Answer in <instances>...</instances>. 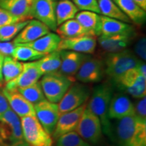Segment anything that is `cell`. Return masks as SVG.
I'll use <instances>...</instances> for the list:
<instances>
[{"label": "cell", "instance_id": "obj_15", "mask_svg": "<svg viewBox=\"0 0 146 146\" xmlns=\"http://www.w3.org/2000/svg\"><path fill=\"white\" fill-rule=\"evenodd\" d=\"M86 107L87 104H84L81 106L74 110L60 114L55 130L52 134L53 138L57 140L60 136L66 133L75 131L82 113Z\"/></svg>", "mask_w": 146, "mask_h": 146}, {"label": "cell", "instance_id": "obj_19", "mask_svg": "<svg viewBox=\"0 0 146 146\" xmlns=\"http://www.w3.org/2000/svg\"><path fill=\"white\" fill-rule=\"evenodd\" d=\"M51 31L50 29L37 20H30L13 40L14 44L31 43Z\"/></svg>", "mask_w": 146, "mask_h": 146}, {"label": "cell", "instance_id": "obj_1", "mask_svg": "<svg viewBox=\"0 0 146 146\" xmlns=\"http://www.w3.org/2000/svg\"><path fill=\"white\" fill-rule=\"evenodd\" d=\"M116 131L122 146H146V121L135 115L118 120Z\"/></svg>", "mask_w": 146, "mask_h": 146}, {"label": "cell", "instance_id": "obj_36", "mask_svg": "<svg viewBox=\"0 0 146 146\" xmlns=\"http://www.w3.org/2000/svg\"><path fill=\"white\" fill-rule=\"evenodd\" d=\"M25 21L26 20L17 17L11 14L8 11L0 7V27Z\"/></svg>", "mask_w": 146, "mask_h": 146}, {"label": "cell", "instance_id": "obj_30", "mask_svg": "<svg viewBox=\"0 0 146 146\" xmlns=\"http://www.w3.org/2000/svg\"><path fill=\"white\" fill-rule=\"evenodd\" d=\"M23 68V63L18 61L12 56H5L3 60L2 74L3 81L8 83L21 74Z\"/></svg>", "mask_w": 146, "mask_h": 146}, {"label": "cell", "instance_id": "obj_28", "mask_svg": "<svg viewBox=\"0 0 146 146\" xmlns=\"http://www.w3.org/2000/svg\"><path fill=\"white\" fill-rule=\"evenodd\" d=\"M78 9L70 0H62L57 2L56 8V18L57 26L64 22L73 19L78 12Z\"/></svg>", "mask_w": 146, "mask_h": 146}, {"label": "cell", "instance_id": "obj_20", "mask_svg": "<svg viewBox=\"0 0 146 146\" xmlns=\"http://www.w3.org/2000/svg\"><path fill=\"white\" fill-rule=\"evenodd\" d=\"M134 34L100 35L97 39V41L102 50L107 53L118 52L127 50V47L132 43L135 36Z\"/></svg>", "mask_w": 146, "mask_h": 146}, {"label": "cell", "instance_id": "obj_10", "mask_svg": "<svg viewBox=\"0 0 146 146\" xmlns=\"http://www.w3.org/2000/svg\"><path fill=\"white\" fill-rule=\"evenodd\" d=\"M104 74V60L90 56L81 65L75 78L81 83H96L101 81Z\"/></svg>", "mask_w": 146, "mask_h": 146}, {"label": "cell", "instance_id": "obj_24", "mask_svg": "<svg viewBox=\"0 0 146 146\" xmlns=\"http://www.w3.org/2000/svg\"><path fill=\"white\" fill-rule=\"evenodd\" d=\"M60 41H61V38L58 34L50 32L49 33L45 35L44 36H41L39 39L31 43L18 45L31 47L37 52L46 55L54 52L55 51H57Z\"/></svg>", "mask_w": 146, "mask_h": 146}, {"label": "cell", "instance_id": "obj_32", "mask_svg": "<svg viewBox=\"0 0 146 146\" xmlns=\"http://www.w3.org/2000/svg\"><path fill=\"white\" fill-rule=\"evenodd\" d=\"M17 90L25 99L33 105L46 100L39 81H37L30 86L18 88Z\"/></svg>", "mask_w": 146, "mask_h": 146}, {"label": "cell", "instance_id": "obj_2", "mask_svg": "<svg viewBox=\"0 0 146 146\" xmlns=\"http://www.w3.org/2000/svg\"><path fill=\"white\" fill-rule=\"evenodd\" d=\"M113 96V88L111 84L104 83L98 85L92 91L88 106L94 114L99 118L102 127L105 133H111V123L108 118V108Z\"/></svg>", "mask_w": 146, "mask_h": 146}, {"label": "cell", "instance_id": "obj_34", "mask_svg": "<svg viewBox=\"0 0 146 146\" xmlns=\"http://www.w3.org/2000/svg\"><path fill=\"white\" fill-rule=\"evenodd\" d=\"M56 146H91L76 131H71L60 136L57 139Z\"/></svg>", "mask_w": 146, "mask_h": 146}, {"label": "cell", "instance_id": "obj_31", "mask_svg": "<svg viewBox=\"0 0 146 146\" xmlns=\"http://www.w3.org/2000/svg\"><path fill=\"white\" fill-rule=\"evenodd\" d=\"M45 56V54L37 52L31 47L16 44V48L12 57L20 62H33L39 60Z\"/></svg>", "mask_w": 146, "mask_h": 146}, {"label": "cell", "instance_id": "obj_25", "mask_svg": "<svg viewBox=\"0 0 146 146\" xmlns=\"http://www.w3.org/2000/svg\"><path fill=\"white\" fill-rule=\"evenodd\" d=\"M56 32L61 39L79 37L83 36H95L84 28L75 18L69 20L61 24L57 27Z\"/></svg>", "mask_w": 146, "mask_h": 146}, {"label": "cell", "instance_id": "obj_27", "mask_svg": "<svg viewBox=\"0 0 146 146\" xmlns=\"http://www.w3.org/2000/svg\"><path fill=\"white\" fill-rule=\"evenodd\" d=\"M100 10V14L102 16L118 20L124 23L131 24L129 18L122 12L113 0H98Z\"/></svg>", "mask_w": 146, "mask_h": 146}, {"label": "cell", "instance_id": "obj_17", "mask_svg": "<svg viewBox=\"0 0 146 146\" xmlns=\"http://www.w3.org/2000/svg\"><path fill=\"white\" fill-rule=\"evenodd\" d=\"M60 56L61 66L59 72L68 77L74 78L81 65L90 56L72 51L61 50Z\"/></svg>", "mask_w": 146, "mask_h": 146}, {"label": "cell", "instance_id": "obj_44", "mask_svg": "<svg viewBox=\"0 0 146 146\" xmlns=\"http://www.w3.org/2000/svg\"><path fill=\"white\" fill-rule=\"evenodd\" d=\"M60 1H62V0H60Z\"/></svg>", "mask_w": 146, "mask_h": 146}, {"label": "cell", "instance_id": "obj_6", "mask_svg": "<svg viewBox=\"0 0 146 146\" xmlns=\"http://www.w3.org/2000/svg\"><path fill=\"white\" fill-rule=\"evenodd\" d=\"M24 139L30 146H52L53 141L35 116L21 118Z\"/></svg>", "mask_w": 146, "mask_h": 146}, {"label": "cell", "instance_id": "obj_37", "mask_svg": "<svg viewBox=\"0 0 146 146\" xmlns=\"http://www.w3.org/2000/svg\"><path fill=\"white\" fill-rule=\"evenodd\" d=\"M135 54L142 61H145L146 59V39L145 36H142L137 41L135 45Z\"/></svg>", "mask_w": 146, "mask_h": 146}, {"label": "cell", "instance_id": "obj_39", "mask_svg": "<svg viewBox=\"0 0 146 146\" xmlns=\"http://www.w3.org/2000/svg\"><path fill=\"white\" fill-rule=\"evenodd\" d=\"M16 48V44L13 41H0V54L5 56H12L14 50Z\"/></svg>", "mask_w": 146, "mask_h": 146}, {"label": "cell", "instance_id": "obj_21", "mask_svg": "<svg viewBox=\"0 0 146 146\" xmlns=\"http://www.w3.org/2000/svg\"><path fill=\"white\" fill-rule=\"evenodd\" d=\"M100 31H101L100 35L104 36L134 34L135 28L131 24L124 23L104 16H101Z\"/></svg>", "mask_w": 146, "mask_h": 146}, {"label": "cell", "instance_id": "obj_22", "mask_svg": "<svg viewBox=\"0 0 146 146\" xmlns=\"http://www.w3.org/2000/svg\"><path fill=\"white\" fill-rule=\"evenodd\" d=\"M35 1V0H0V7L13 15L27 21L31 19V12Z\"/></svg>", "mask_w": 146, "mask_h": 146}, {"label": "cell", "instance_id": "obj_29", "mask_svg": "<svg viewBox=\"0 0 146 146\" xmlns=\"http://www.w3.org/2000/svg\"><path fill=\"white\" fill-rule=\"evenodd\" d=\"M38 66L43 75L59 71L61 66L60 51H55L46 54L43 58L37 60Z\"/></svg>", "mask_w": 146, "mask_h": 146}, {"label": "cell", "instance_id": "obj_43", "mask_svg": "<svg viewBox=\"0 0 146 146\" xmlns=\"http://www.w3.org/2000/svg\"><path fill=\"white\" fill-rule=\"evenodd\" d=\"M1 83H0V87H1Z\"/></svg>", "mask_w": 146, "mask_h": 146}, {"label": "cell", "instance_id": "obj_18", "mask_svg": "<svg viewBox=\"0 0 146 146\" xmlns=\"http://www.w3.org/2000/svg\"><path fill=\"white\" fill-rule=\"evenodd\" d=\"M2 91L8 102L10 109L19 117L23 118L28 116H35L34 105L25 99L18 92L17 89L8 90L3 88Z\"/></svg>", "mask_w": 146, "mask_h": 146}, {"label": "cell", "instance_id": "obj_42", "mask_svg": "<svg viewBox=\"0 0 146 146\" xmlns=\"http://www.w3.org/2000/svg\"><path fill=\"white\" fill-rule=\"evenodd\" d=\"M139 6L141 7L143 10L146 11V0H133Z\"/></svg>", "mask_w": 146, "mask_h": 146}, {"label": "cell", "instance_id": "obj_38", "mask_svg": "<svg viewBox=\"0 0 146 146\" xmlns=\"http://www.w3.org/2000/svg\"><path fill=\"white\" fill-rule=\"evenodd\" d=\"M135 116L139 118L140 119L146 121V98L139 99L135 105Z\"/></svg>", "mask_w": 146, "mask_h": 146}, {"label": "cell", "instance_id": "obj_41", "mask_svg": "<svg viewBox=\"0 0 146 146\" xmlns=\"http://www.w3.org/2000/svg\"><path fill=\"white\" fill-rule=\"evenodd\" d=\"M3 60H4V56L0 54V83H1L3 81V74H2Z\"/></svg>", "mask_w": 146, "mask_h": 146}, {"label": "cell", "instance_id": "obj_8", "mask_svg": "<svg viewBox=\"0 0 146 146\" xmlns=\"http://www.w3.org/2000/svg\"><path fill=\"white\" fill-rule=\"evenodd\" d=\"M76 132L85 141L91 144L98 143L102 137L101 122L99 118L87 107L82 113Z\"/></svg>", "mask_w": 146, "mask_h": 146}, {"label": "cell", "instance_id": "obj_14", "mask_svg": "<svg viewBox=\"0 0 146 146\" xmlns=\"http://www.w3.org/2000/svg\"><path fill=\"white\" fill-rule=\"evenodd\" d=\"M97 43L98 41L96 36L61 39L58 50H68L85 54H93L96 51Z\"/></svg>", "mask_w": 146, "mask_h": 146}, {"label": "cell", "instance_id": "obj_23", "mask_svg": "<svg viewBox=\"0 0 146 146\" xmlns=\"http://www.w3.org/2000/svg\"><path fill=\"white\" fill-rule=\"evenodd\" d=\"M131 23L140 26L145 23L146 11L143 10L133 0H113Z\"/></svg>", "mask_w": 146, "mask_h": 146}, {"label": "cell", "instance_id": "obj_35", "mask_svg": "<svg viewBox=\"0 0 146 146\" xmlns=\"http://www.w3.org/2000/svg\"><path fill=\"white\" fill-rule=\"evenodd\" d=\"M72 2L77 7L78 10L89 11L100 14L98 0H72Z\"/></svg>", "mask_w": 146, "mask_h": 146}, {"label": "cell", "instance_id": "obj_26", "mask_svg": "<svg viewBox=\"0 0 146 146\" xmlns=\"http://www.w3.org/2000/svg\"><path fill=\"white\" fill-rule=\"evenodd\" d=\"M75 19L94 35L99 36L101 35V16L98 14L89 11H81L78 12Z\"/></svg>", "mask_w": 146, "mask_h": 146}, {"label": "cell", "instance_id": "obj_12", "mask_svg": "<svg viewBox=\"0 0 146 146\" xmlns=\"http://www.w3.org/2000/svg\"><path fill=\"white\" fill-rule=\"evenodd\" d=\"M56 0H35L33 5L31 16L43 23L50 31L56 32L57 23L56 18Z\"/></svg>", "mask_w": 146, "mask_h": 146}, {"label": "cell", "instance_id": "obj_4", "mask_svg": "<svg viewBox=\"0 0 146 146\" xmlns=\"http://www.w3.org/2000/svg\"><path fill=\"white\" fill-rule=\"evenodd\" d=\"M21 119L10 108L0 118V145L25 146Z\"/></svg>", "mask_w": 146, "mask_h": 146}, {"label": "cell", "instance_id": "obj_11", "mask_svg": "<svg viewBox=\"0 0 146 146\" xmlns=\"http://www.w3.org/2000/svg\"><path fill=\"white\" fill-rule=\"evenodd\" d=\"M35 116L49 135H52L60 116L57 104L47 100L34 105Z\"/></svg>", "mask_w": 146, "mask_h": 146}, {"label": "cell", "instance_id": "obj_16", "mask_svg": "<svg viewBox=\"0 0 146 146\" xmlns=\"http://www.w3.org/2000/svg\"><path fill=\"white\" fill-rule=\"evenodd\" d=\"M135 114V104L129 97L121 93L112 96L108 113L109 119L120 120Z\"/></svg>", "mask_w": 146, "mask_h": 146}, {"label": "cell", "instance_id": "obj_7", "mask_svg": "<svg viewBox=\"0 0 146 146\" xmlns=\"http://www.w3.org/2000/svg\"><path fill=\"white\" fill-rule=\"evenodd\" d=\"M90 96L91 89L89 86L81 83H73L58 103L60 114L70 112L81 106L86 103Z\"/></svg>", "mask_w": 146, "mask_h": 146}, {"label": "cell", "instance_id": "obj_3", "mask_svg": "<svg viewBox=\"0 0 146 146\" xmlns=\"http://www.w3.org/2000/svg\"><path fill=\"white\" fill-rule=\"evenodd\" d=\"M141 62L134 52L127 49L121 52L108 53L104 60L105 74L114 81L127 71L137 68Z\"/></svg>", "mask_w": 146, "mask_h": 146}, {"label": "cell", "instance_id": "obj_33", "mask_svg": "<svg viewBox=\"0 0 146 146\" xmlns=\"http://www.w3.org/2000/svg\"><path fill=\"white\" fill-rule=\"evenodd\" d=\"M30 20L0 27V41H10L14 39Z\"/></svg>", "mask_w": 146, "mask_h": 146}, {"label": "cell", "instance_id": "obj_5", "mask_svg": "<svg viewBox=\"0 0 146 146\" xmlns=\"http://www.w3.org/2000/svg\"><path fill=\"white\" fill-rule=\"evenodd\" d=\"M40 84L45 99L52 103L57 104L62 100L75 78L68 77L59 71L44 74L41 76Z\"/></svg>", "mask_w": 146, "mask_h": 146}, {"label": "cell", "instance_id": "obj_9", "mask_svg": "<svg viewBox=\"0 0 146 146\" xmlns=\"http://www.w3.org/2000/svg\"><path fill=\"white\" fill-rule=\"evenodd\" d=\"M114 82L133 98L141 99L145 97L146 77L142 76L137 68L127 71Z\"/></svg>", "mask_w": 146, "mask_h": 146}, {"label": "cell", "instance_id": "obj_13", "mask_svg": "<svg viewBox=\"0 0 146 146\" xmlns=\"http://www.w3.org/2000/svg\"><path fill=\"white\" fill-rule=\"evenodd\" d=\"M43 76L38 66L37 60L23 63V68L21 74L14 79L5 83V89L13 90L21 87H26L39 81Z\"/></svg>", "mask_w": 146, "mask_h": 146}, {"label": "cell", "instance_id": "obj_40", "mask_svg": "<svg viewBox=\"0 0 146 146\" xmlns=\"http://www.w3.org/2000/svg\"><path fill=\"white\" fill-rule=\"evenodd\" d=\"M10 108V106H9L6 98L3 94L2 90H0V118Z\"/></svg>", "mask_w": 146, "mask_h": 146}]
</instances>
